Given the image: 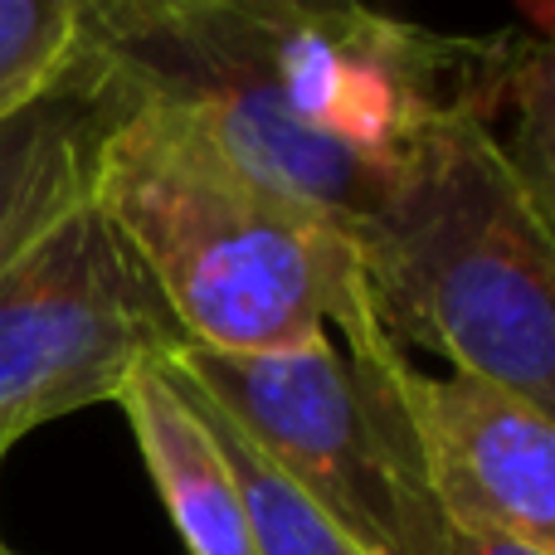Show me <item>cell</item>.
<instances>
[{
  "instance_id": "6da1fadb",
  "label": "cell",
  "mask_w": 555,
  "mask_h": 555,
  "mask_svg": "<svg viewBox=\"0 0 555 555\" xmlns=\"http://www.w3.org/2000/svg\"><path fill=\"white\" fill-rule=\"evenodd\" d=\"M103 74L191 107L249 171L356 240L424 137L488 113L502 35L453 39L361 5L74 0Z\"/></svg>"
},
{
  "instance_id": "7a4b0ae2",
  "label": "cell",
  "mask_w": 555,
  "mask_h": 555,
  "mask_svg": "<svg viewBox=\"0 0 555 555\" xmlns=\"http://www.w3.org/2000/svg\"><path fill=\"white\" fill-rule=\"evenodd\" d=\"M98 78L107 117L88 201L156 287L181 346L269 356L326 341L365 287L351 240L249 171L191 107L103 68Z\"/></svg>"
},
{
  "instance_id": "3957f363",
  "label": "cell",
  "mask_w": 555,
  "mask_h": 555,
  "mask_svg": "<svg viewBox=\"0 0 555 555\" xmlns=\"http://www.w3.org/2000/svg\"><path fill=\"white\" fill-rule=\"evenodd\" d=\"M351 254L400 346L555 414V215L478 117L424 137Z\"/></svg>"
},
{
  "instance_id": "277c9868",
  "label": "cell",
  "mask_w": 555,
  "mask_h": 555,
  "mask_svg": "<svg viewBox=\"0 0 555 555\" xmlns=\"http://www.w3.org/2000/svg\"><path fill=\"white\" fill-rule=\"evenodd\" d=\"M162 365L201 390L365 555H443L449 521L429 498L404 404L410 356L365 287L332 336L302 351L171 346Z\"/></svg>"
},
{
  "instance_id": "5b68a950",
  "label": "cell",
  "mask_w": 555,
  "mask_h": 555,
  "mask_svg": "<svg viewBox=\"0 0 555 555\" xmlns=\"http://www.w3.org/2000/svg\"><path fill=\"white\" fill-rule=\"evenodd\" d=\"M181 346L171 312L93 201L0 273V463L29 429L113 404L142 361Z\"/></svg>"
},
{
  "instance_id": "8992f818",
  "label": "cell",
  "mask_w": 555,
  "mask_h": 555,
  "mask_svg": "<svg viewBox=\"0 0 555 555\" xmlns=\"http://www.w3.org/2000/svg\"><path fill=\"white\" fill-rule=\"evenodd\" d=\"M424 482L449 527L555 551V414L482 375L404 371Z\"/></svg>"
},
{
  "instance_id": "52a82bcc",
  "label": "cell",
  "mask_w": 555,
  "mask_h": 555,
  "mask_svg": "<svg viewBox=\"0 0 555 555\" xmlns=\"http://www.w3.org/2000/svg\"><path fill=\"white\" fill-rule=\"evenodd\" d=\"M127 424L137 434L142 463L156 482V498L171 512L191 555H259L254 551L249 512H244L240 482L224 463L215 434L195 414V404L176 390V380L152 361L127 375L122 395Z\"/></svg>"
},
{
  "instance_id": "ba28073f",
  "label": "cell",
  "mask_w": 555,
  "mask_h": 555,
  "mask_svg": "<svg viewBox=\"0 0 555 555\" xmlns=\"http://www.w3.org/2000/svg\"><path fill=\"white\" fill-rule=\"evenodd\" d=\"M103 117L107 88L78 49V64L54 93L0 122V273L78 201H88V166Z\"/></svg>"
},
{
  "instance_id": "9c48e42d",
  "label": "cell",
  "mask_w": 555,
  "mask_h": 555,
  "mask_svg": "<svg viewBox=\"0 0 555 555\" xmlns=\"http://www.w3.org/2000/svg\"><path fill=\"white\" fill-rule=\"evenodd\" d=\"M156 365H162V356H156ZM171 380H176V390L195 404V414H201L205 429L215 434V443H220L234 482H240V498H244L249 531H254V551L259 555H365L322 507H317L312 498H302V492H297L293 482H287L283 473H278L273 463L263 459V453L254 449V443L244 439V434L234 429V424L224 420V414L215 410L201 390H191L181 375H171Z\"/></svg>"
},
{
  "instance_id": "30bf717a",
  "label": "cell",
  "mask_w": 555,
  "mask_h": 555,
  "mask_svg": "<svg viewBox=\"0 0 555 555\" xmlns=\"http://www.w3.org/2000/svg\"><path fill=\"white\" fill-rule=\"evenodd\" d=\"M482 127L502 146L527 191L555 215V162H551V44L531 35H502V64L492 83Z\"/></svg>"
},
{
  "instance_id": "8fae6325",
  "label": "cell",
  "mask_w": 555,
  "mask_h": 555,
  "mask_svg": "<svg viewBox=\"0 0 555 555\" xmlns=\"http://www.w3.org/2000/svg\"><path fill=\"white\" fill-rule=\"evenodd\" d=\"M74 64V0H0V122L54 93Z\"/></svg>"
},
{
  "instance_id": "7c38bea8",
  "label": "cell",
  "mask_w": 555,
  "mask_h": 555,
  "mask_svg": "<svg viewBox=\"0 0 555 555\" xmlns=\"http://www.w3.org/2000/svg\"><path fill=\"white\" fill-rule=\"evenodd\" d=\"M443 555H555V551L527 546V541H517V537H498V531L449 527V546H443Z\"/></svg>"
},
{
  "instance_id": "4fadbf2b",
  "label": "cell",
  "mask_w": 555,
  "mask_h": 555,
  "mask_svg": "<svg viewBox=\"0 0 555 555\" xmlns=\"http://www.w3.org/2000/svg\"><path fill=\"white\" fill-rule=\"evenodd\" d=\"M297 5H351V0H297Z\"/></svg>"
},
{
  "instance_id": "5bb4252c",
  "label": "cell",
  "mask_w": 555,
  "mask_h": 555,
  "mask_svg": "<svg viewBox=\"0 0 555 555\" xmlns=\"http://www.w3.org/2000/svg\"><path fill=\"white\" fill-rule=\"evenodd\" d=\"M0 555H20V551H10V546H5V541H0Z\"/></svg>"
}]
</instances>
